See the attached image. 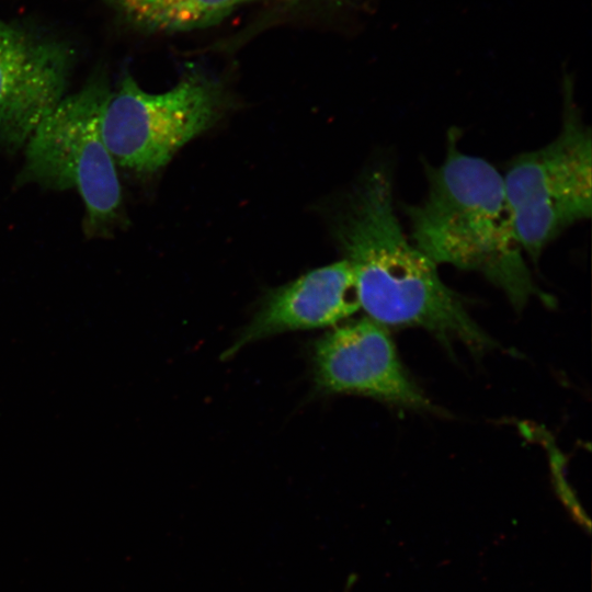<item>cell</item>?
<instances>
[{"label": "cell", "mask_w": 592, "mask_h": 592, "mask_svg": "<svg viewBox=\"0 0 592 592\" xmlns=\"http://www.w3.org/2000/svg\"><path fill=\"white\" fill-rule=\"evenodd\" d=\"M334 235L349 262L360 306L383 326L420 327L449 346L483 353L494 342L476 323L436 264L405 234L394 204L391 171H367L348 196Z\"/></svg>", "instance_id": "obj_1"}, {"label": "cell", "mask_w": 592, "mask_h": 592, "mask_svg": "<svg viewBox=\"0 0 592 592\" xmlns=\"http://www.w3.org/2000/svg\"><path fill=\"white\" fill-rule=\"evenodd\" d=\"M449 130L444 160L428 166V191L406 206L410 240L436 265L483 275L516 309L549 295L533 281L516 237L502 174L487 160L467 155Z\"/></svg>", "instance_id": "obj_2"}, {"label": "cell", "mask_w": 592, "mask_h": 592, "mask_svg": "<svg viewBox=\"0 0 592 592\" xmlns=\"http://www.w3.org/2000/svg\"><path fill=\"white\" fill-rule=\"evenodd\" d=\"M110 92L102 79H93L65 95L24 145V178L49 189L75 190L84 205L86 232L92 236L110 230L122 207L116 163L100 128Z\"/></svg>", "instance_id": "obj_3"}, {"label": "cell", "mask_w": 592, "mask_h": 592, "mask_svg": "<svg viewBox=\"0 0 592 592\" xmlns=\"http://www.w3.org/2000/svg\"><path fill=\"white\" fill-rule=\"evenodd\" d=\"M591 129L566 90L557 137L515 156L502 174L516 237L532 261L566 229L591 217Z\"/></svg>", "instance_id": "obj_4"}, {"label": "cell", "mask_w": 592, "mask_h": 592, "mask_svg": "<svg viewBox=\"0 0 592 592\" xmlns=\"http://www.w3.org/2000/svg\"><path fill=\"white\" fill-rule=\"evenodd\" d=\"M224 103L221 87L204 75L189 73L162 93H148L125 76L104 102L101 134L116 166L152 173L209 128Z\"/></svg>", "instance_id": "obj_5"}, {"label": "cell", "mask_w": 592, "mask_h": 592, "mask_svg": "<svg viewBox=\"0 0 592 592\" xmlns=\"http://www.w3.org/2000/svg\"><path fill=\"white\" fill-rule=\"evenodd\" d=\"M315 377L327 392L356 394L433 410L402 366L386 327L365 317L328 331L315 345Z\"/></svg>", "instance_id": "obj_6"}, {"label": "cell", "mask_w": 592, "mask_h": 592, "mask_svg": "<svg viewBox=\"0 0 592 592\" xmlns=\"http://www.w3.org/2000/svg\"><path fill=\"white\" fill-rule=\"evenodd\" d=\"M72 59L64 42L0 20V143L26 144L65 96Z\"/></svg>", "instance_id": "obj_7"}, {"label": "cell", "mask_w": 592, "mask_h": 592, "mask_svg": "<svg viewBox=\"0 0 592 592\" xmlns=\"http://www.w3.org/2000/svg\"><path fill=\"white\" fill-rule=\"evenodd\" d=\"M360 308L355 277L348 261L317 267L272 292L224 358L276 333L333 327Z\"/></svg>", "instance_id": "obj_8"}, {"label": "cell", "mask_w": 592, "mask_h": 592, "mask_svg": "<svg viewBox=\"0 0 592 592\" xmlns=\"http://www.w3.org/2000/svg\"><path fill=\"white\" fill-rule=\"evenodd\" d=\"M255 0H123L118 4L138 24L160 32L213 25Z\"/></svg>", "instance_id": "obj_9"}, {"label": "cell", "mask_w": 592, "mask_h": 592, "mask_svg": "<svg viewBox=\"0 0 592 592\" xmlns=\"http://www.w3.org/2000/svg\"><path fill=\"white\" fill-rule=\"evenodd\" d=\"M543 442L546 444L548 451L550 452V460H551V467L554 469V475L557 479V487L559 494L563 498L566 504L570 506L572 511L578 515L580 522H585L589 526V521L583 517L581 509L579 506V503L574 500V497L571 493V490L569 487H567L566 479L563 478L565 474L562 473L563 469V457L557 449L553 448L550 446V442L547 440H543Z\"/></svg>", "instance_id": "obj_10"}, {"label": "cell", "mask_w": 592, "mask_h": 592, "mask_svg": "<svg viewBox=\"0 0 592 592\" xmlns=\"http://www.w3.org/2000/svg\"><path fill=\"white\" fill-rule=\"evenodd\" d=\"M118 3L122 2L123 0H116Z\"/></svg>", "instance_id": "obj_11"}]
</instances>
